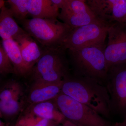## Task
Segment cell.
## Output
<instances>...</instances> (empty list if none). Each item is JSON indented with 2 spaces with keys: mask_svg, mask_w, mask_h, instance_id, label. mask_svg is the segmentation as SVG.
Wrapping results in <instances>:
<instances>
[{
  "mask_svg": "<svg viewBox=\"0 0 126 126\" xmlns=\"http://www.w3.org/2000/svg\"><path fill=\"white\" fill-rule=\"evenodd\" d=\"M10 9L5 6L0 13V36L2 40L13 39L25 31L19 26L14 19Z\"/></svg>",
  "mask_w": 126,
  "mask_h": 126,
  "instance_id": "e0dca14e",
  "label": "cell"
},
{
  "mask_svg": "<svg viewBox=\"0 0 126 126\" xmlns=\"http://www.w3.org/2000/svg\"><path fill=\"white\" fill-rule=\"evenodd\" d=\"M20 49L25 65L30 75L32 69L40 59L43 53L35 40L25 31L14 39Z\"/></svg>",
  "mask_w": 126,
  "mask_h": 126,
  "instance_id": "7c38bea8",
  "label": "cell"
},
{
  "mask_svg": "<svg viewBox=\"0 0 126 126\" xmlns=\"http://www.w3.org/2000/svg\"><path fill=\"white\" fill-rule=\"evenodd\" d=\"M114 126H126V114L124 115V120L121 122L117 123Z\"/></svg>",
  "mask_w": 126,
  "mask_h": 126,
  "instance_id": "603a6c76",
  "label": "cell"
},
{
  "mask_svg": "<svg viewBox=\"0 0 126 126\" xmlns=\"http://www.w3.org/2000/svg\"><path fill=\"white\" fill-rule=\"evenodd\" d=\"M28 109L30 113L27 114L45 118L56 122L58 124H62L65 119L63 114L55 115L61 112L56 110L57 108L53 99L31 104Z\"/></svg>",
  "mask_w": 126,
  "mask_h": 126,
  "instance_id": "2e32d148",
  "label": "cell"
},
{
  "mask_svg": "<svg viewBox=\"0 0 126 126\" xmlns=\"http://www.w3.org/2000/svg\"><path fill=\"white\" fill-rule=\"evenodd\" d=\"M23 94L22 87L18 82L10 81L4 84L0 92V111L2 117L10 119L18 114Z\"/></svg>",
  "mask_w": 126,
  "mask_h": 126,
  "instance_id": "8fae6325",
  "label": "cell"
},
{
  "mask_svg": "<svg viewBox=\"0 0 126 126\" xmlns=\"http://www.w3.org/2000/svg\"><path fill=\"white\" fill-rule=\"evenodd\" d=\"M106 85L112 110L126 114V63L114 66L109 71Z\"/></svg>",
  "mask_w": 126,
  "mask_h": 126,
  "instance_id": "9c48e42d",
  "label": "cell"
},
{
  "mask_svg": "<svg viewBox=\"0 0 126 126\" xmlns=\"http://www.w3.org/2000/svg\"><path fill=\"white\" fill-rule=\"evenodd\" d=\"M107 35L105 55L109 70L114 66L126 63V22L110 25Z\"/></svg>",
  "mask_w": 126,
  "mask_h": 126,
  "instance_id": "52a82bcc",
  "label": "cell"
},
{
  "mask_svg": "<svg viewBox=\"0 0 126 126\" xmlns=\"http://www.w3.org/2000/svg\"><path fill=\"white\" fill-rule=\"evenodd\" d=\"M61 126H78L76 124L69 121L67 119H65L64 121L63 122Z\"/></svg>",
  "mask_w": 126,
  "mask_h": 126,
  "instance_id": "7402d4cb",
  "label": "cell"
},
{
  "mask_svg": "<svg viewBox=\"0 0 126 126\" xmlns=\"http://www.w3.org/2000/svg\"><path fill=\"white\" fill-rule=\"evenodd\" d=\"M86 2L98 18L109 25L126 22V0H89Z\"/></svg>",
  "mask_w": 126,
  "mask_h": 126,
  "instance_id": "30bf717a",
  "label": "cell"
},
{
  "mask_svg": "<svg viewBox=\"0 0 126 126\" xmlns=\"http://www.w3.org/2000/svg\"><path fill=\"white\" fill-rule=\"evenodd\" d=\"M53 100L65 119L78 126H113L89 107L61 92Z\"/></svg>",
  "mask_w": 126,
  "mask_h": 126,
  "instance_id": "5b68a950",
  "label": "cell"
},
{
  "mask_svg": "<svg viewBox=\"0 0 126 126\" xmlns=\"http://www.w3.org/2000/svg\"><path fill=\"white\" fill-rule=\"evenodd\" d=\"M40 59L32 69L30 75L34 81L59 83L69 75L65 57L66 50L62 47H43Z\"/></svg>",
  "mask_w": 126,
  "mask_h": 126,
  "instance_id": "277c9868",
  "label": "cell"
},
{
  "mask_svg": "<svg viewBox=\"0 0 126 126\" xmlns=\"http://www.w3.org/2000/svg\"></svg>",
  "mask_w": 126,
  "mask_h": 126,
  "instance_id": "484cf974",
  "label": "cell"
},
{
  "mask_svg": "<svg viewBox=\"0 0 126 126\" xmlns=\"http://www.w3.org/2000/svg\"><path fill=\"white\" fill-rule=\"evenodd\" d=\"M58 18L72 29L90 23L103 21L84 0H65Z\"/></svg>",
  "mask_w": 126,
  "mask_h": 126,
  "instance_id": "ba28073f",
  "label": "cell"
},
{
  "mask_svg": "<svg viewBox=\"0 0 126 126\" xmlns=\"http://www.w3.org/2000/svg\"><path fill=\"white\" fill-rule=\"evenodd\" d=\"M7 2L10 5V9L14 18L21 22L26 19L28 14L29 0H8Z\"/></svg>",
  "mask_w": 126,
  "mask_h": 126,
  "instance_id": "ac0fdd59",
  "label": "cell"
},
{
  "mask_svg": "<svg viewBox=\"0 0 126 126\" xmlns=\"http://www.w3.org/2000/svg\"><path fill=\"white\" fill-rule=\"evenodd\" d=\"M1 44L13 65L15 74L21 77L29 76L19 47L15 41L13 39L2 40Z\"/></svg>",
  "mask_w": 126,
  "mask_h": 126,
  "instance_id": "5bb4252c",
  "label": "cell"
},
{
  "mask_svg": "<svg viewBox=\"0 0 126 126\" xmlns=\"http://www.w3.org/2000/svg\"><path fill=\"white\" fill-rule=\"evenodd\" d=\"M62 82L48 83L34 81L28 94V100L31 104L52 100L61 92Z\"/></svg>",
  "mask_w": 126,
  "mask_h": 126,
  "instance_id": "4fadbf2b",
  "label": "cell"
},
{
  "mask_svg": "<svg viewBox=\"0 0 126 126\" xmlns=\"http://www.w3.org/2000/svg\"><path fill=\"white\" fill-rule=\"evenodd\" d=\"M0 126H5L4 123H3L1 121V120H0Z\"/></svg>",
  "mask_w": 126,
  "mask_h": 126,
  "instance_id": "d4e9b609",
  "label": "cell"
},
{
  "mask_svg": "<svg viewBox=\"0 0 126 126\" xmlns=\"http://www.w3.org/2000/svg\"><path fill=\"white\" fill-rule=\"evenodd\" d=\"M28 9L33 18L56 19L60 14L51 0H29Z\"/></svg>",
  "mask_w": 126,
  "mask_h": 126,
  "instance_id": "9a60e30c",
  "label": "cell"
},
{
  "mask_svg": "<svg viewBox=\"0 0 126 126\" xmlns=\"http://www.w3.org/2000/svg\"><path fill=\"white\" fill-rule=\"evenodd\" d=\"M54 122L45 118L26 114L20 118L16 123L15 126H54Z\"/></svg>",
  "mask_w": 126,
  "mask_h": 126,
  "instance_id": "d6986e66",
  "label": "cell"
},
{
  "mask_svg": "<svg viewBox=\"0 0 126 126\" xmlns=\"http://www.w3.org/2000/svg\"><path fill=\"white\" fill-rule=\"evenodd\" d=\"M61 92L90 107L105 118L112 111L107 86L93 79L66 76L63 80Z\"/></svg>",
  "mask_w": 126,
  "mask_h": 126,
  "instance_id": "6da1fadb",
  "label": "cell"
},
{
  "mask_svg": "<svg viewBox=\"0 0 126 126\" xmlns=\"http://www.w3.org/2000/svg\"></svg>",
  "mask_w": 126,
  "mask_h": 126,
  "instance_id": "4316f807",
  "label": "cell"
},
{
  "mask_svg": "<svg viewBox=\"0 0 126 126\" xmlns=\"http://www.w3.org/2000/svg\"><path fill=\"white\" fill-rule=\"evenodd\" d=\"M109 25L103 21L90 23L72 29L61 47L73 51L90 46L105 44Z\"/></svg>",
  "mask_w": 126,
  "mask_h": 126,
  "instance_id": "8992f818",
  "label": "cell"
},
{
  "mask_svg": "<svg viewBox=\"0 0 126 126\" xmlns=\"http://www.w3.org/2000/svg\"><path fill=\"white\" fill-rule=\"evenodd\" d=\"M106 46L104 44L68 50L77 76L93 79L102 83L107 81L109 70L105 55Z\"/></svg>",
  "mask_w": 126,
  "mask_h": 126,
  "instance_id": "7a4b0ae2",
  "label": "cell"
},
{
  "mask_svg": "<svg viewBox=\"0 0 126 126\" xmlns=\"http://www.w3.org/2000/svg\"><path fill=\"white\" fill-rule=\"evenodd\" d=\"M53 4L59 9H61L64 5L65 0H51Z\"/></svg>",
  "mask_w": 126,
  "mask_h": 126,
  "instance_id": "44dd1931",
  "label": "cell"
},
{
  "mask_svg": "<svg viewBox=\"0 0 126 126\" xmlns=\"http://www.w3.org/2000/svg\"><path fill=\"white\" fill-rule=\"evenodd\" d=\"M24 30L43 47H61L72 29L56 19L33 18L20 22Z\"/></svg>",
  "mask_w": 126,
  "mask_h": 126,
  "instance_id": "3957f363",
  "label": "cell"
},
{
  "mask_svg": "<svg viewBox=\"0 0 126 126\" xmlns=\"http://www.w3.org/2000/svg\"><path fill=\"white\" fill-rule=\"evenodd\" d=\"M0 73L4 76L15 74L13 65L1 44L0 45Z\"/></svg>",
  "mask_w": 126,
  "mask_h": 126,
  "instance_id": "ffe728a7",
  "label": "cell"
},
{
  "mask_svg": "<svg viewBox=\"0 0 126 126\" xmlns=\"http://www.w3.org/2000/svg\"><path fill=\"white\" fill-rule=\"evenodd\" d=\"M5 1L3 0H0V9H1L5 6Z\"/></svg>",
  "mask_w": 126,
  "mask_h": 126,
  "instance_id": "cb8c5ba5",
  "label": "cell"
},
{
  "mask_svg": "<svg viewBox=\"0 0 126 126\" xmlns=\"http://www.w3.org/2000/svg\"></svg>",
  "mask_w": 126,
  "mask_h": 126,
  "instance_id": "83f0119b",
  "label": "cell"
}]
</instances>
